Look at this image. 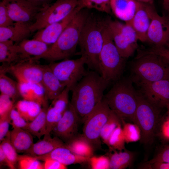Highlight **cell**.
Returning <instances> with one entry per match:
<instances>
[{
	"mask_svg": "<svg viewBox=\"0 0 169 169\" xmlns=\"http://www.w3.org/2000/svg\"><path fill=\"white\" fill-rule=\"evenodd\" d=\"M110 83L98 72L87 71L71 90V105L84 123L90 112L103 100Z\"/></svg>",
	"mask_w": 169,
	"mask_h": 169,
	"instance_id": "obj_1",
	"label": "cell"
},
{
	"mask_svg": "<svg viewBox=\"0 0 169 169\" xmlns=\"http://www.w3.org/2000/svg\"><path fill=\"white\" fill-rule=\"evenodd\" d=\"M108 19L89 14L83 26L79 45L80 54L88 68L100 74L99 56L104 42L103 32Z\"/></svg>",
	"mask_w": 169,
	"mask_h": 169,
	"instance_id": "obj_2",
	"label": "cell"
},
{
	"mask_svg": "<svg viewBox=\"0 0 169 169\" xmlns=\"http://www.w3.org/2000/svg\"><path fill=\"white\" fill-rule=\"evenodd\" d=\"M84 9L74 17L55 42L50 45L47 52L33 60L43 59L51 62L69 59L75 53L82 30L89 15Z\"/></svg>",
	"mask_w": 169,
	"mask_h": 169,
	"instance_id": "obj_3",
	"label": "cell"
},
{
	"mask_svg": "<svg viewBox=\"0 0 169 169\" xmlns=\"http://www.w3.org/2000/svg\"><path fill=\"white\" fill-rule=\"evenodd\" d=\"M131 77L120 78L116 81L103 99L110 110L121 120L134 122L138 103V90Z\"/></svg>",
	"mask_w": 169,
	"mask_h": 169,
	"instance_id": "obj_4",
	"label": "cell"
},
{
	"mask_svg": "<svg viewBox=\"0 0 169 169\" xmlns=\"http://www.w3.org/2000/svg\"><path fill=\"white\" fill-rule=\"evenodd\" d=\"M131 66V78L137 85L169 79V61L154 54L136 57Z\"/></svg>",
	"mask_w": 169,
	"mask_h": 169,
	"instance_id": "obj_5",
	"label": "cell"
},
{
	"mask_svg": "<svg viewBox=\"0 0 169 169\" xmlns=\"http://www.w3.org/2000/svg\"><path fill=\"white\" fill-rule=\"evenodd\" d=\"M138 91V103L133 122L140 129L142 143L145 145H150L154 141L157 133L162 109Z\"/></svg>",
	"mask_w": 169,
	"mask_h": 169,
	"instance_id": "obj_6",
	"label": "cell"
},
{
	"mask_svg": "<svg viewBox=\"0 0 169 169\" xmlns=\"http://www.w3.org/2000/svg\"><path fill=\"white\" fill-rule=\"evenodd\" d=\"M104 42L99 56L100 74L110 83L120 78L125 65V59L120 55L107 24L103 32Z\"/></svg>",
	"mask_w": 169,
	"mask_h": 169,
	"instance_id": "obj_7",
	"label": "cell"
},
{
	"mask_svg": "<svg viewBox=\"0 0 169 169\" xmlns=\"http://www.w3.org/2000/svg\"><path fill=\"white\" fill-rule=\"evenodd\" d=\"M79 0H57L54 3L43 8L29 27L31 33L63 20L79 6Z\"/></svg>",
	"mask_w": 169,
	"mask_h": 169,
	"instance_id": "obj_8",
	"label": "cell"
},
{
	"mask_svg": "<svg viewBox=\"0 0 169 169\" xmlns=\"http://www.w3.org/2000/svg\"><path fill=\"white\" fill-rule=\"evenodd\" d=\"M111 110L103 99L90 112L84 122L83 134L95 150L102 149L100 133Z\"/></svg>",
	"mask_w": 169,
	"mask_h": 169,
	"instance_id": "obj_9",
	"label": "cell"
},
{
	"mask_svg": "<svg viewBox=\"0 0 169 169\" xmlns=\"http://www.w3.org/2000/svg\"><path fill=\"white\" fill-rule=\"evenodd\" d=\"M84 58L66 59L59 62H51L48 65L53 73L65 87L71 91L87 71L84 67Z\"/></svg>",
	"mask_w": 169,
	"mask_h": 169,
	"instance_id": "obj_10",
	"label": "cell"
},
{
	"mask_svg": "<svg viewBox=\"0 0 169 169\" xmlns=\"http://www.w3.org/2000/svg\"><path fill=\"white\" fill-rule=\"evenodd\" d=\"M107 27L121 56L126 59L132 56L137 49L138 40L132 27L129 24L109 19Z\"/></svg>",
	"mask_w": 169,
	"mask_h": 169,
	"instance_id": "obj_11",
	"label": "cell"
},
{
	"mask_svg": "<svg viewBox=\"0 0 169 169\" xmlns=\"http://www.w3.org/2000/svg\"><path fill=\"white\" fill-rule=\"evenodd\" d=\"M37 61L30 59L8 67H0V73L9 72L17 79L18 82L41 83L43 69V65Z\"/></svg>",
	"mask_w": 169,
	"mask_h": 169,
	"instance_id": "obj_12",
	"label": "cell"
},
{
	"mask_svg": "<svg viewBox=\"0 0 169 169\" xmlns=\"http://www.w3.org/2000/svg\"><path fill=\"white\" fill-rule=\"evenodd\" d=\"M151 18L146 42L154 46L165 47L169 38V18L161 16L151 4L150 8Z\"/></svg>",
	"mask_w": 169,
	"mask_h": 169,
	"instance_id": "obj_13",
	"label": "cell"
},
{
	"mask_svg": "<svg viewBox=\"0 0 169 169\" xmlns=\"http://www.w3.org/2000/svg\"><path fill=\"white\" fill-rule=\"evenodd\" d=\"M138 90L145 98L169 113V79H165L137 85Z\"/></svg>",
	"mask_w": 169,
	"mask_h": 169,
	"instance_id": "obj_14",
	"label": "cell"
},
{
	"mask_svg": "<svg viewBox=\"0 0 169 169\" xmlns=\"http://www.w3.org/2000/svg\"><path fill=\"white\" fill-rule=\"evenodd\" d=\"M80 121H81L80 118L70 102L51 133L65 143L78 134Z\"/></svg>",
	"mask_w": 169,
	"mask_h": 169,
	"instance_id": "obj_15",
	"label": "cell"
},
{
	"mask_svg": "<svg viewBox=\"0 0 169 169\" xmlns=\"http://www.w3.org/2000/svg\"><path fill=\"white\" fill-rule=\"evenodd\" d=\"M5 3L9 16L14 22L31 25L37 13L43 8L36 6L24 0H3Z\"/></svg>",
	"mask_w": 169,
	"mask_h": 169,
	"instance_id": "obj_16",
	"label": "cell"
},
{
	"mask_svg": "<svg viewBox=\"0 0 169 169\" xmlns=\"http://www.w3.org/2000/svg\"><path fill=\"white\" fill-rule=\"evenodd\" d=\"M83 9L84 8L79 4L75 9L63 20L37 31L33 39L41 41L49 45L52 44L75 15Z\"/></svg>",
	"mask_w": 169,
	"mask_h": 169,
	"instance_id": "obj_17",
	"label": "cell"
},
{
	"mask_svg": "<svg viewBox=\"0 0 169 169\" xmlns=\"http://www.w3.org/2000/svg\"><path fill=\"white\" fill-rule=\"evenodd\" d=\"M151 4L141 2V5L132 19L127 23L136 33L138 40L146 42L147 34L151 21L150 8Z\"/></svg>",
	"mask_w": 169,
	"mask_h": 169,
	"instance_id": "obj_18",
	"label": "cell"
},
{
	"mask_svg": "<svg viewBox=\"0 0 169 169\" xmlns=\"http://www.w3.org/2000/svg\"><path fill=\"white\" fill-rule=\"evenodd\" d=\"M33 156L39 161H43L47 159H52L66 166L73 164L88 163L90 158L75 154L65 146L58 147L44 155Z\"/></svg>",
	"mask_w": 169,
	"mask_h": 169,
	"instance_id": "obj_19",
	"label": "cell"
},
{
	"mask_svg": "<svg viewBox=\"0 0 169 169\" xmlns=\"http://www.w3.org/2000/svg\"><path fill=\"white\" fill-rule=\"evenodd\" d=\"M141 3L136 0H110L111 11L116 17L125 23L132 19Z\"/></svg>",
	"mask_w": 169,
	"mask_h": 169,
	"instance_id": "obj_20",
	"label": "cell"
},
{
	"mask_svg": "<svg viewBox=\"0 0 169 169\" xmlns=\"http://www.w3.org/2000/svg\"><path fill=\"white\" fill-rule=\"evenodd\" d=\"M31 25L23 23L15 22L14 25L0 27V42L11 40L17 44L26 39L31 33Z\"/></svg>",
	"mask_w": 169,
	"mask_h": 169,
	"instance_id": "obj_21",
	"label": "cell"
},
{
	"mask_svg": "<svg viewBox=\"0 0 169 169\" xmlns=\"http://www.w3.org/2000/svg\"><path fill=\"white\" fill-rule=\"evenodd\" d=\"M43 73L41 83L44 90L48 100H52L63 90L65 87L53 73L48 65H43Z\"/></svg>",
	"mask_w": 169,
	"mask_h": 169,
	"instance_id": "obj_22",
	"label": "cell"
},
{
	"mask_svg": "<svg viewBox=\"0 0 169 169\" xmlns=\"http://www.w3.org/2000/svg\"><path fill=\"white\" fill-rule=\"evenodd\" d=\"M24 59L34 60L43 55L48 51L50 45L41 41L25 39L17 44Z\"/></svg>",
	"mask_w": 169,
	"mask_h": 169,
	"instance_id": "obj_23",
	"label": "cell"
},
{
	"mask_svg": "<svg viewBox=\"0 0 169 169\" xmlns=\"http://www.w3.org/2000/svg\"><path fill=\"white\" fill-rule=\"evenodd\" d=\"M27 60L23 58L18 45L9 40L0 42V62L1 66L6 67Z\"/></svg>",
	"mask_w": 169,
	"mask_h": 169,
	"instance_id": "obj_24",
	"label": "cell"
},
{
	"mask_svg": "<svg viewBox=\"0 0 169 169\" xmlns=\"http://www.w3.org/2000/svg\"><path fill=\"white\" fill-rule=\"evenodd\" d=\"M18 85L21 96L23 99L37 102L42 106L48 101L41 83L18 82Z\"/></svg>",
	"mask_w": 169,
	"mask_h": 169,
	"instance_id": "obj_25",
	"label": "cell"
},
{
	"mask_svg": "<svg viewBox=\"0 0 169 169\" xmlns=\"http://www.w3.org/2000/svg\"><path fill=\"white\" fill-rule=\"evenodd\" d=\"M64 146H65V143L59 137L54 136L52 138L50 134L44 135L43 139L34 143L25 154L32 156H42L50 153L58 147Z\"/></svg>",
	"mask_w": 169,
	"mask_h": 169,
	"instance_id": "obj_26",
	"label": "cell"
},
{
	"mask_svg": "<svg viewBox=\"0 0 169 169\" xmlns=\"http://www.w3.org/2000/svg\"><path fill=\"white\" fill-rule=\"evenodd\" d=\"M11 142L18 153H26L34 144L32 135L20 128H14L10 132Z\"/></svg>",
	"mask_w": 169,
	"mask_h": 169,
	"instance_id": "obj_27",
	"label": "cell"
},
{
	"mask_svg": "<svg viewBox=\"0 0 169 169\" xmlns=\"http://www.w3.org/2000/svg\"><path fill=\"white\" fill-rule=\"evenodd\" d=\"M65 144V147L74 153L86 157L90 158L93 156L95 150L83 134H78Z\"/></svg>",
	"mask_w": 169,
	"mask_h": 169,
	"instance_id": "obj_28",
	"label": "cell"
},
{
	"mask_svg": "<svg viewBox=\"0 0 169 169\" xmlns=\"http://www.w3.org/2000/svg\"><path fill=\"white\" fill-rule=\"evenodd\" d=\"M49 107L47 101L42 105L41 111L32 121L28 122L25 129L33 135L40 139L46 132V115Z\"/></svg>",
	"mask_w": 169,
	"mask_h": 169,
	"instance_id": "obj_29",
	"label": "cell"
},
{
	"mask_svg": "<svg viewBox=\"0 0 169 169\" xmlns=\"http://www.w3.org/2000/svg\"><path fill=\"white\" fill-rule=\"evenodd\" d=\"M113 153L108 154L110 169H124L132 164L135 157L133 152L126 149L118 152L115 150Z\"/></svg>",
	"mask_w": 169,
	"mask_h": 169,
	"instance_id": "obj_30",
	"label": "cell"
},
{
	"mask_svg": "<svg viewBox=\"0 0 169 169\" xmlns=\"http://www.w3.org/2000/svg\"><path fill=\"white\" fill-rule=\"evenodd\" d=\"M15 106L20 115L28 122L33 120L42 108V106L37 102L24 99L18 101Z\"/></svg>",
	"mask_w": 169,
	"mask_h": 169,
	"instance_id": "obj_31",
	"label": "cell"
},
{
	"mask_svg": "<svg viewBox=\"0 0 169 169\" xmlns=\"http://www.w3.org/2000/svg\"><path fill=\"white\" fill-rule=\"evenodd\" d=\"M0 91L1 94L9 97L14 102L21 96L17 82L6 74L0 73Z\"/></svg>",
	"mask_w": 169,
	"mask_h": 169,
	"instance_id": "obj_32",
	"label": "cell"
},
{
	"mask_svg": "<svg viewBox=\"0 0 169 169\" xmlns=\"http://www.w3.org/2000/svg\"><path fill=\"white\" fill-rule=\"evenodd\" d=\"M120 119L111 110L107 121L102 129L100 137L103 142L107 145L109 138L115 130L119 125H121Z\"/></svg>",
	"mask_w": 169,
	"mask_h": 169,
	"instance_id": "obj_33",
	"label": "cell"
},
{
	"mask_svg": "<svg viewBox=\"0 0 169 169\" xmlns=\"http://www.w3.org/2000/svg\"><path fill=\"white\" fill-rule=\"evenodd\" d=\"M125 137L121 125L118 126L110 136L107 145L110 151L125 149Z\"/></svg>",
	"mask_w": 169,
	"mask_h": 169,
	"instance_id": "obj_34",
	"label": "cell"
},
{
	"mask_svg": "<svg viewBox=\"0 0 169 169\" xmlns=\"http://www.w3.org/2000/svg\"><path fill=\"white\" fill-rule=\"evenodd\" d=\"M17 164L20 169H44V164L34 156L25 154L18 155Z\"/></svg>",
	"mask_w": 169,
	"mask_h": 169,
	"instance_id": "obj_35",
	"label": "cell"
},
{
	"mask_svg": "<svg viewBox=\"0 0 169 169\" xmlns=\"http://www.w3.org/2000/svg\"><path fill=\"white\" fill-rule=\"evenodd\" d=\"M10 132V131H9L5 138L0 143V147L12 164L16 167L19 155L11 142Z\"/></svg>",
	"mask_w": 169,
	"mask_h": 169,
	"instance_id": "obj_36",
	"label": "cell"
},
{
	"mask_svg": "<svg viewBox=\"0 0 169 169\" xmlns=\"http://www.w3.org/2000/svg\"><path fill=\"white\" fill-rule=\"evenodd\" d=\"M79 4L84 8L94 9L107 13L111 11L110 0H79Z\"/></svg>",
	"mask_w": 169,
	"mask_h": 169,
	"instance_id": "obj_37",
	"label": "cell"
},
{
	"mask_svg": "<svg viewBox=\"0 0 169 169\" xmlns=\"http://www.w3.org/2000/svg\"><path fill=\"white\" fill-rule=\"evenodd\" d=\"M63 115V114L51 105L49 106L46 115V132L45 135L51 134Z\"/></svg>",
	"mask_w": 169,
	"mask_h": 169,
	"instance_id": "obj_38",
	"label": "cell"
},
{
	"mask_svg": "<svg viewBox=\"0 0 169 169\" xmlns=\"http://www.w3.org/2000/svg\"><path fill=\"white\" fill-rule=\"evenodd\" d=\"M123 130L126 143L136 141L140 140L141 132L140 128L136 124L125 123L122 121Z\"/></svg>",
	"mask_w": 169,
	"mask_h": 169,
	"instance_id": "obj_39",
	"label": "cell"
},
{
	"mask_svg": "<svg viewBox=\"0 0 169 169\" xmlns=\"http://www.w3.org/2000/svg\"><path fill=\"white\" fill-rule=\"evenodd\" d=\"M70 90L69 88L65 87L62 92L52 100L51 105L63 114L70 102L69 100V94Z\"/></svg>",
	"mask_w": 169,
	"mask_h": 169,
	"instance_id": "obj_40",
	"label": "cell"
},
{
	"mask_svg": "<svg viewBox=\"0 0 169 169\" xmlns=\"http://www.w3.org/2000/svg\"><path fill=\"white\" fill-rule=\"evenodd\" d=\"M88 163L92 169H110L108 156L93 155L90 158Z\"/></svg>",
	"mask_w": 169,
	"mask_h": 169,
	"instance_id": "obj_41",
	"label": "cell"
},
{
	"mask_svg": "<svg viewBox=\"0 0 169 169\" xmlns=\"http://www.w3.org/2000/svg\"><path fill=\"white\" fill-rule=\"evenodd\" d=\"M14 102L8 96L0 95V117L9 114L15 105Z\"/></svg>",
	"mask_w": 169,
	"mask_h": 169,
	"instance_id": "obj_42",
	"label": "cell"
},
{
	"mask_svg": "<svg viewBox=\"0 0 169 169\" xmlns=\"http://www.w3.org/2000/svg\"><path fill=\"white\" fill-rule=\"evenodd\" d=\"M10 117L11 120L10 125L13 129L20 128L25 129L27 127L28 122L20 115L15 108V105L11 112Z\"/></svg>",
	"mask_w": 169,
	"mask_h": 169,
	"instance_id": "obj_43",
	"label": "cell"
},
{
	"mask_svg": "<svg viewBox=\"0 0 169 169\" xmlns=\"http://www.w3.org/2000/svg\"><path fill=\"white\" fill-rule=\"evenodd\" d=\"M14 23L9 15L5 2L1 0L0 2V27L13 25Z\"/></svg>",
	"mask_w": 169,
	"mask_h": 169,
	"instance_id": "obj_44",
	"label": "cell"
},
{
	"mask_svg": "<svg viewBox=\"0 0 169 169\" xmlns=\"http://www.w3.org/2000/svg\"><path fill=\"white\" fill-rule=\"evenodd\" d=\"M141 55L154 54L160 55L169 61V49L163 46H153L150 48L141 50Z\"/></svg>",
	"mask_w": 169,
	"mask_h": 169,
	"instance_id": "obj_45",
	"label": "cell"
},
{
	"mask_svg": "<svg viewBox=\"0 0 169 169\" xmlns=\"http://www.w3.org/2000/svg\"><path fill=\"white\" fill-rule=\"evenodd\" d=\"M155 162L169 163V145L163 147L153 158L146 162L152 163Z\"/></svg>",
	"mask_w": 169,
	"mask_h": 169,
	"instance_id": "obj_46",
	"label": "cell"
},
{
	"mask_svg": "<svg viewBox=\"0 0 169 169\" xmlns=\"http://www.w3.org/2000/svg\"><path fill=\"white\" fill-rule=\"evenodd\" d=\"M10 114L0 117V142L3 140L9 131L11 120Z\"/></svg>",
	"mask_w": 169,
	"mask_h": 169,
	"instance_id": "obj_47",
	"label": "cell"
},
{
	"mask_svg": "<svg viewBox=\"0 0 169 169\" xmlns=\"http://www.w3.org/2000/svg\"><path fill=\"white\" fill-rule=\"evenodd\" d=\"M44 169H66V166L55 160L47 159L44 161Z\"/></svg>",
	"mask_w": 169,
	"mask_h": 169,
	"instance_id": "obj_48",
	"label": "cell"
},
{
	"mask_svg": "<svg viewBox=\"0 0 169 169\" xmlns=\"http://www.w3.org/2000/svg\"><path fill=\"white\" fill-rule=\"evenodd\" d=\"M141 168L144 169H169V163L155 162L152 163L146 162Z\"/></svg>",
	"mask_w": 169,
	"mask_h": 169,
	"instance_id": "obj_49",
	"label": "cell"
},
{
	"mask_svg": "<svg viewBox=\"0 0 169 169\" xmlns=\"http://www.w3.org/2000/svg\"><path fill=\"white\" fill-rule=\"evenodd\" d=\"M0 165L6 166L11 169H14V166L4 153L2 149L0 147Z\"/></svg>",
	"mask_w": 169,
	"mask_h": 169,
	"instance_id": "obj_50",
	"label": "cell"
},
{
	"mask_svg": "<svg viewBox=\"0 0 169 169\" xmlns=\"http://www.w3.org/2000/svg\"><path fill=\"white\" fill-rule=\"evenodd\" d=\"M27 1L34 5L39 7L44 8L50 4L52 0H24Z\"/></svg>",
	"mask_w": 169,
	"mask_h": 169,
	"instance_id": "obj_51",
	"label": "cell"
},
{
	"mask_svg": "<svg viewBox=\"0 0 169 169\" xmlns=\"http://www.w3.org/2000/svg\"><path fill=\"white\" fill-rule=\"evenodd\" d=\"M164 7L168 12L169 11V0H162Z\"/></svg>",
	"mask_w": 169,
	"mask_h": 169,
	"instance_id": "obj_52",
	"label": "cell"
},
{
	"mask_svg": "<svg viewBox=\"0 0 169 169\" xmlns=\"http://www.w3.org/2000/svg\"><path fill=\"white\" fill-rule=\"evenodd\" d=\"M139 2L153 4L154 0H136Z\"/></svg>",
	"mask_w": 169,
	"mask_h": 169,
	"instance_id": "obj_53",
	"label": "cell"
},
{
	"mask_svg": "<svg viewBox=\"0 0 169 169\" xmlns=\"http://www.w3.org/2000/svg\"><path fill=\"white\" fill-rule=\"evenodd\" d=\"M166 47V48L167 49H169V38L166 44L165 47Z\"/></svg>",
	"mask_w": 169,
	"mask_h": 169,
	"instance_id": "obj_54",
	"label": "cell"
},
{
	"mask_svg": "<svg viewBox=\"0 0 169 169\" xmlns=\"http://www.w3.org/2000/svg\"><path fill=\"white\" fill-rule=\"evenodd\" d=\"M167 114L168 115H167V119L168 120L167 121V122L168 123H169L168 124L169 125V113L168 114Z\"/></svg>",
	"mask_w": 169,
	"mask_h": 169,
	"instance_id": "obj_55",
	"label": "cell"
},
{
	"mask_svg": "<svg viewBox=\"0 0 169 169\" xmlns=\"http://www.w3.org/2000/svg\"><path fill=\"white\" fill-rule=\"evenodd\" d=\"M168 12L169 13V11Z\"/></svg>",
	"mask_w": 169,
	"mask_h": 169,
	"instance_id": "obj_56",
	"label": "cell"
}]
</instances>
